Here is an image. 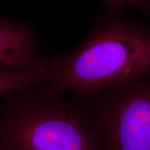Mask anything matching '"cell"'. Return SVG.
Listing matches in <instances>:
<instances>
[{"mask_svg": "<svg viewBox=\"0 0 150 150\" xmlns=\"http://www.w3.org/2000/svg\"><path fill=\"white\" fill-rule=\"evenodd\" d=\"M1 129H0V150H1Z\"/></svg>", "mask_w": 150, "mask_h": 150, "instance_id": "52a82bcc", "label": "cell"}, {"mask_svg": "<svg viewBox=\"0 0 150 150\" xmlns=\"http://www.w3.org/2000/svg\"><path fill=\"white\" fill-rule=\"evenodd\" d=\"M47 59L40 54L37 35L29 24L0 17V72L35 66Z\"/></svg>", "mask_w": 150, "mask_h": 150, "instance_id": "277c9868", "label": "cell"}, {"mask_svg": "<svg viewBox=\"0 0 150 150\" xmlns=\"http://www.w3.org/2000/svg\"><path fill=\"white\" fill-rule=\"evenodd\" d=\"M113 9L74 50L56 56L50 88L88 97L150 74V25Z\"/></svg>", "mask_w": 150, "mask_h": 150, "instance_id": "6da1fadb", "label": "cell"}, {"mask_svg": "<svg viewBox=\"0 0 150 150\" xmlns=\"http://www.w3.org/2000/svg\"><path fill=\"white\" fill-rule=\"evenodd\" d=\"M47 85L0 96L1 150H106L91 112Z\"/></svg>", "mask_w": 150, "mask_h": 150, "instance_id": "7a4b0ae2", "label": "cell"}, {"mask_svg": "<svg viewBox=\"0 0 150 150\" xmlns=\"http://www.w3.org/2000/svg\"><path fill=\"white\" fill-rule=\"evenodd\" d=\"M115 8H124L125 6L136 7L142 12H150V0H99Z\"/></svg>", "mask_w": 150, "mask_h": 150, "instance_id": "8992f818", "label": "cell"}, {"mask_svg": "<svg viewBox=\"0 0 150 150\" xmlns=\"http://www.w3.org/2000/svg\"><path fill=\"white\" fill-rule=\"evenodd\" d=\"M88 98L106 150H150V74Z\"/></svg>", "mask_w": 150, "mask_h": 150, "instance_id": "3957f363", "label": "cell"}, {"mask_svg": "<svg viewBox=\"0 0 150 150\" xmlns=\"http://www.w3.org/2000/svg\"><path fill=\"white\" fill-rule=\"evenodd\" d=\"M54 58H47L40 64L21 70L0 72V96L51 83L56 75Z\"/></svg>", "mask_w": 150, "mask_h": 150, "instance_id": "5b68a950", "label": "cell"}]
</instances>
